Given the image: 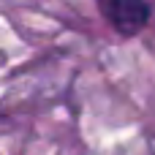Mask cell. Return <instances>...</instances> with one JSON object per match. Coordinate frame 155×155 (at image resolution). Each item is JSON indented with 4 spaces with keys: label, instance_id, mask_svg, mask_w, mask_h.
I'll return each instance as SVG.
<instances>
[{
    "label": "cell",
    "instance_id": "1",
    "mask_svg": "<svg viewBox=\"0 0 155 155\" xmlns=\"http://www.w3.org/2000/svg\"><path fill=\"white\" fill-rule=\"evenodd\" d=\"M98 8L123 35H136L153 16V5L147 0H98Z\"/></svg>",
    "mask_w": 155,
    "mask_h": 155
}]
</instances>
